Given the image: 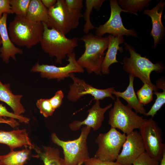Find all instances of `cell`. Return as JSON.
<instances>
[{"mask_svg":"<svg viewBox=\"0 0 165 165\" xmlns=\"http://www.w3.org/2000/svg\"><path fill=\"white\" fill-rule=\"evenodd\" d=\"M134 78L132 75H129V83L125 90L121 92L116 91L114 89L112 94L116 97H121L124 99L127 103V105L132 109H134L137 113L145 116L147 113L146 110L143 105L140 103L134 91Z\"/></svg>","mask_w":165,"mask_h":165,"instance_id":"obj_19","label":"cell"},{"mask_svg":"<svg viewBox=\"0 0 165 165\" xmlns=\"http://www.w3.org/2000/svg\"><path fill=\"white\" fill-rule=\"evenodd\" d=\"M0 117H7L16 119L20 122L25 123H28L30 121V119L28 117L21 115H16L13 112L9 111L2 104H0Z\"/></svg>","mask_w":165,"mask_h":165,"instance_id":"obj_30","label":"cell"},{"mask_svg":"<svg viewBox=\"0 0 165 165\" xmlns=\"http://www.w3.org/2000/svg\"><path fill=\"white\" fill-rule=\"evenodd\" d=\"M153 88L150 85L144 83L137 92V97L140 103L143 105L150 103L153 99Z\"/></svg>","mask_w":165,"mask_h":165,"instance_id":"obj_27","label":"cell"},{"mask_svg":"<svg viewBox=\"0 0 165 165\" xmlns=\"http://www.w3.org/2000/svg\"><path fill=\"white\" fill-rule=\"evenodd\" d=\"M165 5V1L161 0L152 9H145L143 12L144 14L148 15L151 19L152 28L150 35L153 38L152 47L154 49L161 42L165 33V29L161 20Z\"/></svg>","mask_w":165,"mask_h":165,"instance_id":"obj_17","label":"cell"},{"mask_svg":"<svg viewBox=\"0 0 165 165\" xmlns=\"http://www.w3.org/2000/svg\"><path fill=\"white\" fill-rule=\"evenodd\" d=\"M83 163V162H80L77 165H82Z\"/></svg>","mask_w":165,"mask_h":165,"instance_id":"obj_40","label":"cell"},{"mask_svg":"<svg viewBox=\"0 0 165 165\" xmlns=\"http://www.w3.org/2000/svg\"><path fill=\"white\" fill-rule=\"evenodd\" d=\"M48 9V20L46 24L65 35L79 25V20L83 17L81 12L69 10L65 0H57L56 3Z\"/></svg>","mask_w":165,"mask_h":165,"instance_id":"obj_6","label":"cell"},{"mask_svg":"<svg viewBox=\"0 0 165 165\" xmlns=\"http://www.w3.org/2000/svg\"><path fill=\"white\" fill-rule=\"evenodd\" d=\"M4 13L13 14L10 4V0H0V18Z\"/></svg>","mask_w":165,"mask_h":165,"instance_id":"obj_35","label":"cell"},{"mask_svg":"<svg viewBox=\"0 0 165 165\" xmlns=\"http://www.w3.org/2000/svg\"><path fill=\"white\" fill-rule=\"evenodd\" d=\"M44 31L40 42L43 51L51 57H55L56 62L61 64L63 59L73 52L78 46L79 39L69 38L57 31L49 28L42 23Z\"/></svg>","mask_w":165,"mask_h":165,"instance_id":"obj_4","label":"cell"},{"mask_svg":"<svg viewBox=\"0 0 165 165\" xmlns=\"http://www.w3.org/2000/svg\"><path fill=\"white\" fill-rule=\"evenodd\" d=\"M0 144L7 145L10 150L22 146L33 149L35 145L32 143L25 129L10 131L0 130Z\"/></svg>","mask_w":165,"mask_h":165,"instance_id":"obj_16","label":"cell"},{"mask_svg":"<svg viewBox=\"0 0 165 165\" xmlns=\"http://www.w3.org/2000/svg\"><path fill=\"white\" fill-rule=\"evenodd\" d=\"M1 123L7 124L13 128L16 127L19 125V122L15 119L10 118V119H6L2 117H0V123Z\"/></svg>","mask_w":165,"mask_h":165,"instance_id":"obj_36","label":"cell"},{"mask_svg":"<svg viewBox=\"0 0 165 165\" xmlns=\"http://www.w3.org/2000/svg\"><path fill=\"white\" fill-rule=\"evenodd\" d=\"M91 129L88 126L83 127L78 138L68 141L61 140L56 133L52 134L53 142L63 150L64 165H77L80 162L84 163L90 158L87 140Z\"/></svg>","mask_w":165,"mask_h":165,"instance_id":"obj_5","label":"cell"},{"mask_svg":"<svg viewBox=\"0 0 165 165\" xmlns=\"http://www.w3.org/2000/svg\"><path fill=\"white\" fill-rule=\"evenodd\" d=\"M31 0H10L13 13L26 17Z\"/></svg>","mask_w":165,"mask_h":165,"instance_id":"obj_26","label":"cell"},{"mask_svg":"<svg viewBox=\"0 0 165 165\" xmlns=\"http://www.w3.org/2000/svg\"><path fill=\"white\" fill-rule=\"evenodd\" d=\"M31 149L25 147L21 150H10L7 154L1 155L0 165H24L27 162Z\"/></svg>","mask_w":165,"mask_h":165,"instance_id":"obj_23","label":"cell"},{"mask_svg":"<svg viewBox=\"0 0 165 165\" xmlns=\"http://www.w3.org/2000/svg\"><path fill=\"white\" fill-rule=\"evenodd\" d=\"M150 0H119L117 1L122 9L128 13L137 15V12H141L149 5Z\"/></svg>","mask_w":165,"mask_h":165,"instance_id":"obj_25","label":"cell"},{"mask_svg":"<svg viewBox=\"0 0 165 165\" xmlns=\"http://www.w3.org/2000/svg\"><path fill=\"white\" fill-rule=\"evenodd\" d=\"M26 18L31 21L47 24L48 9L41 0H31Z\"/></svg>","mask_w":165,"mask_h":165,"instance_id":"obj_22","label":"cell"},{"mask_svg":"<svg viewBox=\"0 0 165 165\" xmlns=\"http://www.w3.org/2000/svg\"><path fill=\"white\" fill-rule=\"evenodd\" d=\"M160 162L151 157L145 152L134 162L133 165H159Z\"/></svg>","mask_w":165,"mask_h":165,"instance_id":"obj_31","label":"cell"},{"mask_svg":"<svg viewBox=\"0 0 165 165\" xmlns=\"http://www.w3.org/2000/svg\"><path fill=\"white\" fill-rule=\"evenodd\" d=\"M68 63L63 67L42 64L37 62L31 68V72H38L41 77L48 79H57L60 81L69 77L70 74L74 73H83L84 69L78 64L74 52L67 56Z\"/></svg>","mask_w":165,"mask_h":165,"instance_id":"obj_12","label":"cell"},{"mask_svg":"<svg viewBox=\"0 0 165 165\" xmlns=\"http://www.w3.org/2000/svg\"><path fill=\"white\" fill-rule=\"evenodd\" d=\"M160 162L159 165H165V152L163 153V157Z\"/></svg>","mask_w":165,"mask_h":165,"instance_id":"obj_38","label":"cell"},{"mask_svg":"<svg viewBox=\"0 0 165 165\" xmlns=\"http://www.w3.org/2000/svg\"><path fill=\"white\" fill-rule=\"evenodd\" d=\"M64 97L63 92L61 90H60L57 91L53 97L49 99L50 102L55 110L61 106Z\"/></svg>","mask_w":165,"mask_h":165,"instance_id":"obj_32","label":"cell"},{"mask_svg":"<svg viewBox=\"0 0 165 165\" xmlns=\"http://www.w3.org/2000/svg\"><path fill=\"white\" fill-rule=\"evenodd\" d=\"M122 148L116 161L121 165H132L135 160L145 152L141 135L137 130L127 135Z\"/></svg>","mask_w":165,"mask_h":165,"instance_id":"obj_13","label":"cell"},{"mask_svg":"<svg viewBox=\"0 0 165 165\" xmlns=\"http://www.w3.org/2000/svg\"><path fill=\"white\" fill-rule=\"evenodd\" d=\"M2 45V40L1 36L0 35V46Z\"/></svg>","mask_w":165,"mask_h":165,"instance_id":"obj_39","label":"cell"},{"mask_svg":"<svg viewBox=\"0 0 165 165\" xmlns=\"http://www.w3.org/2000/svg\"><path fill=\"white\" fill-rule=\"evenodd\" d=\"M108 116V124L111 127L118 129L127 135L135 129H139L146 119L124 105L118 97L109 112Z\"/></svg>","mask_w":165,"mask_h":165,"instance_id":"obj_7","label":"cell"},{"mask_svg":"<svg viewBox=\"0 0 165 165\" xmlns=\"http://www.w3.org/2000/svg\"><path fill=\"white\" fill-rule=\"evenodd\" d=\"M163 91L159 92L155 91L153 94L156 95V98L155 103L151 107L149 110L147 112L145 116H150L153 117L157 112L160 110L165 103V88L162 89Z\"/></svg>","mask_w":165,"mask_h":165,"instance_id":"obj_28","label":"cell"},{"mask_svg":"<svg viewBox=\"0 0 165 165\" xmlns=\"http://www.w3.org/2000/svg\"><path fill=\"white\" fill-rule=\"evenodd\" d=\"M82 0H65V4L70 10L81 12L83 7Z\"/></svg>","mask_w":165,"mask_h":165,"instance_id":"obj_33","label":"cell"},{"mask_svg":"<svg viewBox=\"0 0 165 165\" xmlns=\"http://www.w3.org/2000/svg\"><path fill=\"white\" fill-rule=\"evenodd\" d=\"M105 0H86L85 1L86 9L83 17L85 23L84 26L83 31L86 34L89 33V31L94 29L95 27L92 24L90 20V15L93 8L98 10L101 7Z\"/></svg>","mask_w":165,"mask_h":165,"instance_id":"obj_24","label":"cell"},{"mask_svg":"<svg viewBox=\"0 0 165 165\" xmlns=\"http://www.w3.org/2000/svg\"><path fill=\"white\" fill-rule=\"evenodd\" d=\"M22 97V95L13 94L10 89V84H3L0 80V101L6 104L16 115L20 116L25 111L20 101Z\"/></svg>","mask_w":165,"mask_h":165,"instance_id":"obj_20","label":"cell"},{"mask_svg":"<svg viewBox=\"0 0 165 165\" xmlns=\"http://www.w3.org/2000/svg\"><path fill=\"white\" fill-rule=\"evenodd\" d=\"M44 6L48 9L53 6L56 3L57 0H41Z\"/></svg>","mask_w":165,"mask_h":165,"instance_id":"obj_37","label":"cell"},{"mask_svg":"<svg viewBox=\"0 0 165 165\" xmlns=\"http://www.w3.org/2000/svg\"><path fill=\"white\" fill-rule=\"evenodd\" d=\"M8 30L10 38L15 45L30 49L40 42L44 26L42 23L16 16L9 23Z\"/></svg>","mask_w":165,"mask_h":165,"instance_id":"obj_3","label":"cell"},{"mask_svg":"<svg viewBox=\"0 0 165 165\" xmlns=\"http://www.w3.org/2000/svg\"><path fill=\"white\" fill-rule=\"evenodd\" d=\"M139 129L145 152L160 162L165 152L161 129L152 118L146 119Z\"/></svg>","mask_w":165,"mask_h":165,"instance_id":"obj_9","label":"cell"},{"mask_svg":"<svg viewBox=\"0 0 165 165\" xmlns=\"http://www.w3.org/2000/svg\"><path fill=\"white\" fill-rule=\"evenodd\" d=\"M125 49L130 54L129 57H125L123 60V68L127 73L134 78L139 79L144 83L147 84L153 89L154 91H158L159 89L154 85L150 79V75L153 71L161 72L165 67L161 62L153 63L146 57H142L136 52L135 48L124 42Z\"/></svg>","mask_w":165,"mask_h":165,"instance_id":"obj_2","label":"cell"},{"mask_svg":"<svg viewBox=\"0 0 165 165\" xmlns=\"http://www.w3.org/2000/svg\"><path fill=\"white\" fill-rule=\"evenodd\" d=\"M126 138V134L112 127L107 132L99 134L95 141L98 148L94 157L105 162H115Z\"/></svg>","mask_w":165,"mask_h":165,"instance_id":"obj_8","label":"cell"},{"mask_svg":"<svg viewBox=\"0 0 165 165\" xmlns=\"http://www.w3.org/2000/svg\"><path fill=\"white\" fill-rule=\"evenodd\" d=\"M79 40L83 42L85 50L77 62L79 65L89 74L94 73L101 75V66L108 48V36L102 37L89 33Z\"/></svg>","mask_w":165,"mask_h":165,"instance_id":"obj_1","label":"cell"},{"mask_svg":"<svg viewBox=\"0 0 165 165\" xmlns=\"http://www.w3.org/2000/svg\"><path fill=\"white\" fill-rule=\"evenodd\" d=\"M1 155H0V158H1Z\"/></svg>","mask_w":165,"mask_h":165,"instance_id":"obj_41","label":"cell"},{"mask_svg":"<svg viewBox=\"0 0 165 165\" xmlns=\"http://www.w3.org/2000/svg\"><path fill=\"white\" fill-rule=\"evenodd\" d=\"M7 14L4 13L0 18V35L2 40L0 55L6 63L9 62L10 57L16 61V55L23 53V50L16 47L10 38L7 25Z\"/></svg>","mask_w":165,"mask_h":165,"instance_id":"obj_15","label":"cell"},{"mask_svg":"<svg viewBox=\"0 0 165 165\" xmlns=\"http://www.w3.org/2000/svg\"><path fill=\"white\" fill-rule=\"evenodd\" d=\"M112 104H109L104 108L100 106L99 101L95 100L93 106L87 111V117L82 121L75 120L69 124L70 129L75 131L79 130L82 126L85 125L92 128L94 131L99 129L101 126L104 119V115L111 108Z\"/></svg>","mask_w":165,"mask_h":165,"instance_id":"obj_14","label":"cell"},{"mask_svg":"<svg viewBox=\"0 0 165 165\" xmlns=\"http://www.w3.org/2000/svg\"><path fill=\"white\" fill-rule=\"evenodd\" d=\"M36 105L40 113L46 118L51 116L55 111L50 102L49 99H39L37 100Z\"/></svg>","mask_w":165,"mask_h":165,"instance_id":"obj_29","label":"cell"},{"mask_svg":"<svg viewBox=\"0 0 165 165\" xmlns=\"http://www.w3.org/2000/svg\"><path fill=\"white\" fill-rule=\"evenodd\" d=\"M109 43L108 50L105 53L101 66V73L106 75L110 73L109 67L112 64L119 63L116 59V55L119 50L122 53L123 48L119 46L124 42L123 36H115L109 35L108 36Z\"/></svg>","mask_w":165,"mask_h":165,"instance_id":"obj_18","label":"cell"},{"mask_svg":"<svg viewBox=\"0 0 165 165\" xmlns=\"http://www.w3.org/2000/svg\"><path fill=\"white\" fill-rule=\"evenodd\" d=\"M110 5L111 14L108 20L104 24L97 28L96 35L102 37L105 34L109 33L115 36H131L138 37L137 32L133 29H128L123 25L120 13L122 12H128L119 5L116 0H110Z\"/></svg>","mask_w":165,"mask_h":165,"instance_id":"obj_11","label":"cell"},{"mask_svg":"<svg viewBox=\"0 0 165 165\" xmlns=\"http://www.w3.org/2000/svg\"><path fill=\"white\" fill-rule=\"evenodd\" d=\"M69 77L73 82L69 86L67 97L71 102H76L82 97L88 94L94 97L95 100H103L106 97H110L114 100L116 99L112 94L115 88L114 87L99 89L88 84L84 79L76 77L74 73L70 74Z\"/></svg>","mask_w":165,"mask_h":165,"instance_id":"obj_10","label":"cell"},{"mask_svg":"<svg viewBox=\"0 0 165 165\" xmlns=\"http://www.w3.org/2000/svg\"><path fill=\"white\" fill-rule=\"evenodd\" d=\"M35 157L40 158L44 165H64L63 159L60 156L59 149L54 147L43 146L41 148L34 145Z\"/></svg>","mask_w":165,"mask_h":165,"instance_id":"obj_21","label":"cell"},{"mask_svg":"<svg viewBox=\"0 0 165 165\" xmlns=\"http://www.w3.org/2000/svg\"><path fill=\"white\" fill-rule=\"evenodd\" d=\"M84 165H121L115 162H107L95 157L89 158L83 163Z\"/></svg>","mask_w":165,"mask_h":165,"instance_id":"obj_34","label":"cell"}]
</instances>
